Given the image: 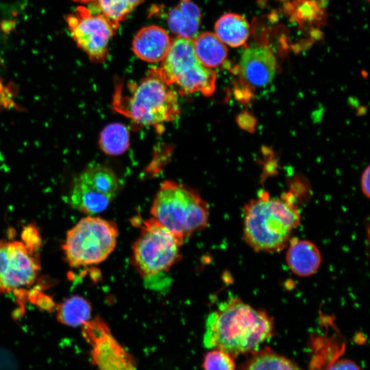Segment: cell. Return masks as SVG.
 <instances>
[{
  "label": "cell",
  "mask_w": 370,
  "mask_h": 370,
  "mask_svg": "<svg viewBox=\"0 0 370 370\" xmlns=\"http://www.w3.org/2000/svg\"><path fill=\"white\" fill-rule=\"evenodd\" d=\"M299 222L300 214L292 194L271 198L262 192L244 207V239L256 251H280L288 245Z\"/></svg>",
  "instance_id": "cell-2"
},
{
  "label": "cell",
  "mask_w": 370,
  "mask_h": 370,
  "mask_svg": "<svg viewBox=\"0 0 370 370\" xmlns=\"http://www.w3.org/2000/svg\"><path fill=\"white\" fill-rule=\"evenodd\" d=\"M118 236L114 221L87 216L68 231L62 246L65 259L75 268L99 264L113 251Z\"/></svg>",
  "instance_id": "cell-6"
},
{
  "label": "cell",
  "mask_w": 370,
  "mask_h": 370,
  "mask_svg": "<svg viewBox=\"0 0 370 370\" xmlns=\"http://www.w3.org/2000/svg\"><path fill=\"white\" fill-rule=\"evenodd\" d=\"M193 49L199 61L206 67L214 69L223 64L227 49L212 32H203L195 37Z\"/></svg>",
  "instance_id": "cell-17"
},
{
  "label": "cell",
  "mask_w": 370,
  "mask_h": 370,
  "mask_svg": "<svg viewBox=\"0 0 370 370\" xmlns=\"http://www.w3.org/2000/svg\"><path fill=\"white\" fill-rule=\"evenodd\" d=\"M120 187L119 177L110 168L98 163L91 164L75 180L69 203L73 208L94 215L108 208Z\"/></svg>",
  "instance_id": "cell-8"
},
{
  "label": "cell",
  "mask_w": 370,
  "mask_h": 370,
  "mask_svg": "<svg viewBox=\"0 0 370 370\" xmlns=\"http://www.w3.org/2000/svg\"><path fill=\"white\" fill-rule=\"evenodd\" d=\"M66 21L73 39L91 61L99 63L106 60L108 45L119 23L84 6L66 16Z\"/></svg>",
  "instance_id": "cell-9"
},
{
  "label": "cell",
  "mask_w": 370,
  "mask_h": 370,
  "mask_svg": "<svg viewBox=\"0 0 370 370\" xmlns=\"http://www.w3.org/2000/svg\"><path fill=\"white\" fill-rule=\"evenodd\" d=\"M324 370H360V368L353 361L343 358L332 360Z\"/></svg>",
  "instance_id": "cell-23"
},
{
  "label": "cell",
  "mask_w": 370,
  "mask_h": 370,
  "mask_svg": "<svg viewBox=\"0 0 370 370\" xmlns=\"http://www.w3.org/2000/svg\"><path fill=\"white\" fill-rule=\"evenodd\" d=\"M369 177H370V168L368 165L363 171L361 176V189L363 194L367 197H369Z\"/></svg>",
  "instance_id": "cell-25"
},
{
  "label": "cell",
  "mask_w": 370,
  "mask_h": 370,
  "mask_svg": "<svg viewBox=\"0 0 370 370\" xmlns=\"http://www.w3.org/2000/svg\"><path fill=\"white\" fill-rule=\"evenodd\" d=\"M82 334L90 346V358L98 370H137L134 357L118 342L101 318L82 325Z\"/></svg>",
  "instance_id": "cell-11"
},
{
  "label": "cell",
  "mask_w": 370,
  "mask_h": 370,
  "mask_svg": "<svg viewBox=\"0 0 370 370\" xmlns=\"http://www.w3.org/2000/svg\"><path fill=\"white\" fill-rule=\"evenodd\" d=\"M201 13L192 0H180L168 14L167 23L171 31L178 37L193 39L197 35Z\"/></svg>",
  "instance_id": "cell-15"
},
{
  "label": "cell",
  "mask_w": 370,
  "mask_h": 370,
  "mask_svg": "<svg viewBox=\"0 0 370 370\" xmlns=\"http://www.w3.org/2000/svg\"><path fill=\"white\" fill-rule=\"evenodd\" d=\"M99 145L106 154L117 156L123 153L130 146L128 129L119 123L108 125L100 134Z\"/></svg>",
  "instance_id": "cell-20"
},
{
  "label": "cell",
  "mask_w": 370,
  "mask_h": 370,
  "mask_svg": "<svg viewBox=\"0 0 370 370\" xmlns=\"http://www.w3.org/2000/svg\"><path fill=\"white\" fill-rule=\"evenodd\" d=\"M151 70L168 86L178 87L182 94L200 92L210 97L216 89L217 73L199 61L191 39L177 36L160 66Z\"/></svg>",
  "instance_id": "cell-5"
},
{
  "label": "cell",
  "mask_w": 370,
  "mask_h": 370,
  "mask_svg": "<svg viewBox=\"0 0 370 370\" xmlns=\"http://www.w3.org/2000/svg\"><path fill=\"white\" fill-rule=\"evenodd\" d=\"M143 1L144 0H97V7L106 17L119 23Z\"/></svg>",
  "instance_id": "cell-21"
},
{
  "label": "cell",
  "mask_w": 370,
  "mask_h": 370,
  "mask_svg": "<svg viewBox=\"0 0 370 370\" xmlns=\"http://www.w3.org/2000/svg\"><path fill=\"white\" fill-rule=\"evenodd\" d=\"M117 112L141 126L158 125L180 114L177 93L150 70L140 82L117 84L112 99Z\"/></svg>",
  "instance_id": "cell-3"
},
{
  "label": "cell",
  "mask_w": 370,
  "mask_h": 370,
  "mask_svg": "<svg viewBox=\"0 0 370 370\" xmlns=\"http://www.w3.org/2000/svg\"><path fill=\"white\" fill-rule=\"evenodd\" d=\"M216 36L232 47L243 45L249 35V25L245 17L236 13L222 15L214 25Z\"/></svg>",
  "instance_id": "cell-16"
},
{
  "label": "cell",
  "mask_w": 370,
  "mask_h": 370,
  "mask_svg": "<svg viewBox=\"0 0 370 370\" xmlns=\"http://www.w3.org/2000/svg\"><path fill=\"white\" fill-rule=\"evenodd\" d=\"M152 217L184 243L208 225V204L193 189L173 181H164L151 206Z\"/></svg>",
  "instance_id": "cell-4"
},
{
  "label": "cell",
  "mask_w": 370,
  "mask_h": 370,
  "mask_svg": "<svg viewBox=\"0 0 370 370\" xmlns=\"http://www.w3.org/2000/svg\"><path fill=\"white\" fill-rule=\"evenodd\" d=\"M238 70L243 84L248 88H264L274 79L276 58L267 46L252 45L243 51Z\"/></svg>",
  "instance_id": "cell-12"
},
{
  "label": "cell",
  "mask_w": 370,
  "mask_h": 370,
  "mask_svg": "<svg viewBox=\"0 0 370 370\" xmlns=\"http://www.w3.org/2000/svg\"><path fill=\"white\" fill-rule=\"evenodd\" d=\"M205 329V346L233 357L258 350L273 334V322L265 312L230 297L208 315Z\"/></svg>",
  "instance_id": "cell-1"
},
{
  "label": "cell",
  "mask_w": 370,
  "mask_h": 370,
  "mask_svg": "<svg viewBox=\"0 0 370 370\" xmlns=\"http://www.w3.org/2000/svg\"><path fill=\"white\" fill-rule=\"evenodd\" d=\"M73 1H79V2H82V3H87V2L94 1V0H73Z\"/></svg>",
  "instance_id": "cell-26"
},
{
  "label": "cell",
  "mask_w": 370,
  "mask_h": 370,
  "mask_svg": "<svg viewBox=\"0 0 370 370\" xmlns=\"http://www.w3.org/2000/svg\"><path fill=\"white\" fill-rule=\"evenodd\" d=\"M184 243L151 217L143 221L139 236L132 245V263L144 279L169 270L182 258Z\"/></svg>",
  "instance_id": "cell-7"
},
{
  "label": "cell",
  "mask_w": 370,
  "mask_h": 370,
  "mask_svg": "<svg viewBox=\"0 0 370 370\" xmlns=\"http://www.w3.org/2000/svg\"><path fill=\"white\" fill-rule=\"evenodd\" d=\"M203 370H236L233 357L227 352L212 349L204 357Z\"/></svg>",
  "instance_id": "cell-22"
},
{
  "label": "cell",
  "mask_w": 370,
  "mask_h": 370,
  "mask_svg": "<svg viewBox=\"0 0 370 370\" xmlns=\"http://www.w3.org/2000/svg\"><path fill=\"white\" fill-rule=\"evenodd\" d=\"M57 319L62 324L77 327L84 325L90 320L91 306L81 296H72L57 307Z\"/></svg>",
  "instance_id": "cell-18"
},
{
  "label": "cell",
  "mask_w": 370,
  "mask_h": 370,
  "mask_svg": "<svg viewBox=\"0 0 370 370\" xmlns=\"http://www.w3.org/2000/svg\"><path fill=\"white\" fill-rule=\"evenodd\" d=\"M237 122L238 125L245 130L254 131L256 125L254 116L247 112H243L238 116Z\"/></svg>",
  "instance_id": "cell-24"
},
{
  "label": "cell",
  "mask_w": 370,
  "mask_h": 370,
  "mask_svg": "<svg viewBox=\"0 0 370 370\" xmlns=\"http://www.w3.org/2000/svg\"><path fill=\"white\" fill-rule=\"evenodd\" d=\"M367 1H369V0H367Z\"/></svg>",
  "instance_id": "cell-27"
},
{
  "label": "cell",
  "mask_w": 370,
  "mask_h": 370,
  "mask_svg": "<svg viewBox=\"0 0 370 370\" xmlns=\"http://www.w3.org/2000/svg\"><path fill=\"white\" fill-rule=\"evenodd\" d=\"M286 255L289 269L295 274L306 277L319 268L321 256L317 247L312 242L297 238L290 239Z\"/></svg>",
  "instance_id": "cell-14"
},
{
  "label": "cell",
  "mask_w": 370,
  "mask_h": 370,
  "mask_svg": "<svg viewBox=\"0 0 370 370\" xmlns=\"http://www.w3.org/2000/svg\"><path fill=\"white\" fill-rule=\"evenodd\" d=\"M0 242V293L23 289L33 284L40 271L33 244L27 241Z\"/></svg>",
  "instance_id": "cell-10"
},
{
  "label": "cell",
  "mask_w": 370,
  "mask_h": 370,
  "mask_svg": "<svg viewBox=\"0 0 370 370\" xmlns=\"http://www.w3.org/2000/svg\"><path fill=\"white\" fill-rule=\"evenodd\" d=\"M242 370H302L295 363L268 348L253 352Z\"/></svg>",
  "instance_id": "cell-19"
},
{
  "label": "cell",
  "mask_w": 370,
  "mask_h": 370,
  "mask_svg": "<svg viewBox=\"0 0 370 370\" xmlns=\"http://www.w3.org/2000/svg\"><path fill=\"white\" fill-rule=\"evenodd\" d=\"M171 42L164 29L158 25H149L138 32L133 40L132 48L140 59L155 63L163 60Z\"/></svg>",
  "instance_id": "cell-13"
}]
</instances>
